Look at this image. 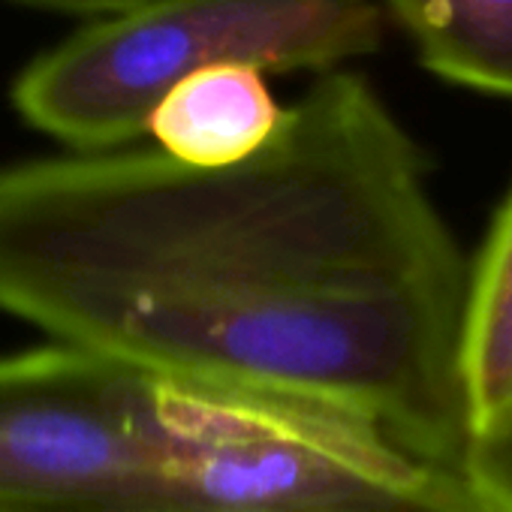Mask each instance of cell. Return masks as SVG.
<instances>
[{
	"label": "cell",
	"mask_w": 512,
	"mask_h": 512,
	"mask_svg": "<svg viewBox=\"0 0 512 512\" xmlns=\"http://www.w3.org/2000/svg\"><path fill=\"white\" fill-rule=\"evenodd\" d=\"M461 380L470 437L512 413V193L470 266Z\"/></svg>",
	"instance_id": "6"
},
{
	"label": "cell",
	"mask_w": 512,
	"mask_h": 512,
	"mask_svg": "<svg viewBox=\"0 0 512 512\" xmlns=\"http://www.w3.org/2000/svg\"><path fill=\"white\" fill-rule=\"evenodd\" d=\"M467 287L425 154L356 73L229 169L157 148L0 169L4 314L151 380L344 404L452 467Z\"/></svg>",
	"instance_id": "1"
},
{
	"label": "cell",
	"mask_w": 512,
	"mask_h": 512,
	"mask_svg": "<svg viewBox=\"0 0 512 512\" xmlns=\"http://www.w3.org/2000/svg\"><path fill=\"white\" fill-rule=\"evenodd\" d=\"M287 109L263 70L214 67L172 88L148 121L166 157L193 169H229L260 154L284 127Z\"/></svg>",
	"instance_id": "5"
},
{
	"label": "cell",
	"mask_w": 512,
	"mask_h": 512,
	"mask_svg": "<svg viewBox=\"0 0 512 512\" xmlns=\"http://www.w3.org/2000/svg\"><path fill=\"white\" fill-rule=\"evenodd\" d=\"M461 467L503 512H512V413L470 437Z\"/></svg>",
	"instance_id": "8"
},
{
	"label": "cell",
	"mask_w": 512,
	"mask_h": 512,
	"mask_svg": "<svg viewBox=\"0 0 512 512\" xmlns=\"http://www.w3.org/2000/svg\"><path fill=\"white\" fill-rule=\"evenodd\" d=\"M169 503L247 512H503L461 467L302 392L148 377Z\"/></svg>",
	"instance_id": "2"
},
{
	"label": "cell",
	"mask_w": 512,
	"mask_h": 512,
	"mask_svg": "<svg viewBox=\"0 0 512 512\" xmlns=\"http://www.w3.org/2000/svg\"><path fill=\"white\" fill-rule=\"evenodd\" d=\"M437 76L512 97V0H386Z\"/></svg>",
	"instance_id": "7"
},
{
	"label": "cell",
	"mask_w": 512,
	"mask_h": 512,
	"mask_svg": "<svg viewBox=\"0 0 512 512\" xmlns=\"http://www.w3.org/2000/svg\"><path fill=\"white\" fill-rule=\"evenodd\" d=\"M16 4L37 7V10H52V13H67V16H88V19L97 22V19L133 10V7L142 4V0H16Z\"/></svg>",
	"instance_id": "9"
},
{
	"label": "cell",
	"mask_w": 512,
	"mask_h": 512,
	"mask_svg": "<svg viewBox=\"0 0 512 512\" xmlns=\"http://www.w3.org/2000/svg\"><path fill=\"white\" fill-rule=\"evenodd\" d=\"M169 503L148 377L79 347L0 356V512Z\"/></svg>",
	"instance_id": "4"
},
{
	"label": "cell",
	"mask_w": 512,
	"mask_h": 512,
	"mask_svg": "<svg viewBox=\"0 0 512 512\" xmlns=\"http://www.w3.org/2000/svg\"><path fill=\"white\" fill-rule=\"evenodd\" d=\"M380 43L374 0H142L37 58L13 103L76 154H103L145 136L160 100L196 73L332 70Z\"/></svg>",
	"instance_id": "3"
},
{
	"label": "cell",
	"mask_w": 512,
	"mask_h": 512,
	"mask_svg": "<svg viewBox=\"0 0 512 512\" xmlns=\"http://www.w3.org/2000/svg\"><path fill=\"white\" fill-rule=\"evenodd\" d=\"M58 512H247V509H226V506H205V503H142V506H106V509H58Z\"/></svg>",
	"instance_id": "10"
}]
</instances>
